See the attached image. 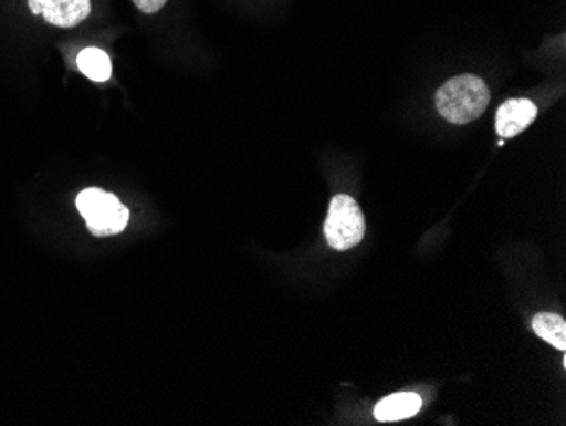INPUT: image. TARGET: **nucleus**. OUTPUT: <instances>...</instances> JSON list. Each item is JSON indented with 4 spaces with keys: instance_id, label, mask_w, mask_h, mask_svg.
I'll return each mask as SVG.
<instances>
[{
    "instance_id": "f257e3e1",
    "label": "nucleus",
    "mask_w": 566,
    "mask_h": 426,
    "mask_svg": "<svg viewBox=\"0 0 566 426\" xmlns=\"http://www.w3.org/2000/svg\"><path fill=\"white\" fill-rule=\"evenodd\" d=\"M491 92L476 75H460L448 81L436 92V107L444 120L453 124H467L482 116L489 106Z\"/></svg>"
},
{
    "instance_id": "f03ea898",
    "label": "nucleus",
    "mask_w": 566,
    "mask_h": 426,
    "mask_svg": "<svg viewBox=\"0 0 566 426\" xmlns=\"http://www.w3.org/2000/svg\"><path fill=\"white\" fill-rule=\"evenodd\" d=\"M76 208L95 237L117 235L127 227L129 211L114 194L102 189H85L76 197Z\"/></svg>"
},
{
    "instance_id": "7ed1b4c3",
    "label": "nucleus",
    "mask_w": 566,
    "mask_h": 426,
    "mask_svg": "<svg viewBox=\"0 0 566 426\" xmlns=\"http://www.w3.org/2000/svg\"><path fill=\"white\" fill-rule=\"evenodd\" d=\"M324 233L336 250H349L364 240L365 216L353 197L338 194L331 199Z\"/></svg>"
},
{
    "instance_id": "20e7f679",
    "label": "nucleus",
    "mask_w": 566,
    "mask_h": 426,
    "mask_svg": "<svg viewBox=\"0 0 566 426\" xmlns=\"http://www.w3.org/2000/svg\"><path fill=\"white\" fill-rule=\"evenodd\" d=\"M31 12L53 27L73 28L91 14V0H28Z\"/></svg>"
},
{
    "instance_id": "39448f33",
    "label": "nucleus",
    "mask_w": 566,
    "mask_h": 426,
    "mask_svg": "<svg viewBox=\"0 0 566 426\" xmlns=\"http://www.w3.org/2000/svg\"><path fill=\"white\" fill-rule=\"evenodd\" d=\"M537 110L530 98H509L499 107L495 129L501 138L521 135L536 120Z\"/></svg>"
},
{
    "instance_id": "423d86ee",
    "label": "nucleus",
    "mask_w": 566,
    "mask_h": 426,
    "mask_svg": "<svg viewBox=\"0 0 566 426\" xmlns=\"http://www.w3.org/2000/svg\"><path fill=\"white\" fill-rule=\"evenodd\" d=\"M422 408L421 396L415 393H399L385 397L375 408V418L378 422H400L418 415Z\"/></svg>"
},
{
    "instance_id": "0eeeda50",
    "label": "nucleus",
    "mask_w": 566,
    "mask_h": 426,
    "mask_svg": "<svg viewBox=\"0 0 566 426\" xmlns=\"http://www.w3.org/2000/svg\"><path fill=\"white\" fill-rule=\"evenodd\" d=\"M76 65L84 73L85 77L94 82L109 81L113 75V63L109 55L98 48H87L81 55L76 56Z\"/></svg>"
},
{
    "instance_id": "6e6552de",
    "label": "nucleus",
    "mask_w": 566,
    "mask_h": 426,
    "mask_svg": "<svg viewBox=\"0 0 566 426\" xmlns=\"http://www.w3.org/2000/svg\"><path fill=\"white\" fill-rule=\"evenodd\" d=\"M533 330L539 339L558 350L566 349V323L562 316L553 313H539L534 316Z\"/></svg>"
},
{
    "instance_id": "1a4fd4ad",
    "label": "nucleus",
    "mask_w": 566,
    "mask_h": 426,
    "mask_svg": "<svg viewBox=\"0 0 566 426\" xmlns=\"http://www.w3.org/2000/svg\"><path fill=\"white\" fill-rule=\"evenodd\" d=\"M133 2L145 14H155L167 4L168 0H133Z\"/></svg>"
}]
</instances>
